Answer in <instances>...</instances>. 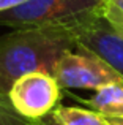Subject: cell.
<instances>
[{
  "instance_id": "obj_1",
  "label": "cell",
  "mask_w": 123,
  "mask_h": 125,
  "mask_svg": "<svg viewBox=\"0 0 123 125\" xmlns=\"http://www.w3.org/2000/svg\"><path fill=\"white\" fill-rule=\"evenodd\" d=\"M76 49L73 27L14 29L0 37V95L8 97L14 81L28 73H49L59 59Z\"/></svg>"
},
{
  "instance_id": "obj_2",
  "label": "cell",
  "mask_w": 123,
  "mask_h": 125,
  "mask_svg": "<svg viewBox=\"0 0 123 125\" xmlns=\"http://www.w3.org/2000/svg\"><path fill=\"white\" fill-rule=\"evenodd\" d=\"M103 16V0H27L0 13V25L14 29L74 27Z\"/></svg>"
},
{
  "instance_id": "obj_3",
  "label": "cell",
  "mask_w": 123,
  "mask_h": 125,
  "mask_svg": "<svg viewBox=\"0 0 123 125\" xmlns=\"http://www.w3.org/2000/svg\"><path fill=\"white\" fill-rule=\"evenodd\" d=\"M62 87L49 73H28L14 81L8 92L13 109L25 120H38L60 103Z\"/></svg>"
},
{
  "instance_id": "obj_4",
  "label": "cell",
  "mask_w": 123,
  "mask_h": 125,
  "mask_svg": "<svg viewBox=\"0 0 123 125\" xmlns=\"http://www.w3.org/2000/svg\"><path fill=\"white\" fill-rule=\"evenodd\" d=\"M54 78L62 89H96L112 83H123V78L115 73L107 63L95 54L82 49L68 51L59 59L54 70Z\"/></svg>"
},
{
  "instance_id": "obj_5",
  "label": "cell",
  "mask_w": 123,
  "mask_h": 125,
  "mask_svg": "<svg viewBox=\"0 0 123 125\" xmlns=\"http://www.w3.org/2000/svg\"><path fill=\"white\" fill-rule=\"evenodd\" d=\"M76 48L88 51L123 78V38L111 29L103 16L73 27Z\"/></svg>"
},
{
  "instance_id": "obj_6",
  "label": "cell",
  "mask_w": 123,
  "mask_h": 125,
  "mask_svg": "<svg viewBox=\"0 0 123 125\" xmlns=\"http://www.w3.org/2000/svg\"><path fill=\"white\" fill-rule=\"evenodd\" d=\"M92 111H96L104 117H123V83H112L96 89L90 98H79Z\"/></svg>"
},
{
  "instance_id": "obj_7",
  "label": "cell",
  "mask_w": 123,
  "mask_h": 125,
  "mask_svg": "<svg viewBox=\"0 0 123 125\" xmlns=\"http://www.w3.org/2000/svg\"><path fill=\"white\" fill-rule=\"evenodd\" d=\"M52 116L62 125H111L104 116L92 109L79 106H59L52 111Z\"/></svg>"
},
{
  "instance_id": "obj_8",
  "label": "cell",
  "mask_w": 123,
  "mask_h": 125,
  "mask_svg": "<svg viewBox=\"0 0 123 125\" xmlns=\"http://www.w3.org/2000/svg\"><path fill=\"white\" fill-rule=\"evenodd\" d=\"M103 18L123 38V0H103Z\"/></svg>"
},
{
  "instance_id": "obj_9",
  "label": "cell",
  "mask_w": 123,
  "mask_h": 125,
  "mask_svg": "<svg viewBox=\"0 0 123 125\" xmlns=\"http://www.w3.org/2000/svg\"><path fill=\"white\" fill-rule=\"evenodd\" d=\"M0 125H27V120L13 109L8 97L2 95H0Z\"/></svg>"
},
{
  "instance_id": "obj_10",
  "label": "cell",
  "mask_w": 123,
  "mask_h": 125,
  "mask_svg": "<svg viewBox=\"0 0 123 125\" xmlns=\"http://www.w3.org/2000/svg\"><path fill=\"white\" fill-rule=\"evenodd\" d=\"M27 125H62L55 117L52 116V113L47 114V116L41 117L38 120H27Z\"/></svg>"
},
{
  "instance_id": "obj_11",
  "label": "cell",
  "mask_w": 123,
  "mask_h": 125,
  "mask_svg": "<svg viewBox=\"0 0 123 125\" xmlns=\"http://www.w3.org/2000/svg\"><path fill=\"white\" fill-rule=\"evenodd\" d=\"M24 2H27V0H0V13L6 11V10H11Z\"/></svg>"
},
{
  "instance_id": "obj_12",
  "label": "cell",
  "mask_w": 123,
  "mask_h": 125,
  "mask_svg": "<svg viewBox=\"0 0 123 125\" xmlns=\"http://www.w3.org/2000/svg\"><path fill=\"white\" fill-rule=\"evenodd\" d=\"M111 125H123V117H106Z\"/></svg>"
}]
</instances>
